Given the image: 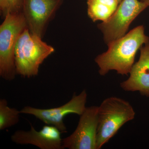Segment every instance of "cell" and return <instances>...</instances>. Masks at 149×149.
<instances>
[{
    "label": "cell",
    "instance_id": "4fadbf2b",
    "mask_svg": "<svg viewBox=\"0 0 149 149\" xmlns=\"http://www.w3.org/2000/svg\"><path fill=\"white\" fill-rule=\"evenodd\" d=\"M8 13L22 12L24 0H6Z\"/></svg>",
    "mask_w": 149,
    "mask_h": 149
},
{
    "label": "cell",
    "instance_id": "5bb4252c",
    "mask_svg": "<svg viewBox=\"0 0 149 149\" xmlns=\"http://www.w3.org/2000/svg\"><path fill=\"white\" fill-rule=\"evenodd\" d=\"M141 1L146 3L148 7H149V0H141Z\"/></svg>",
    "mask_w": 149,
    "mask_h": 149
},
{
    "label": "cell",
    "instance_id": "6da1fadb",
    "mask_svg": "<svg viewBox=\"0 0 149 149\" xmlns=\"http://www.w3.org/2000/svg\"><path fill=\"white\" fill-rule=\"evenodd\" d=\"M149 42L143 26L140 25L109 43L107 50L95 58L100 74L105 75L110 70H115L118 74L128 75L134 64L137 52Z\"/></svg>",
    "mask_w": 149,
    "mask_h": 149
},
{
    "label": "cell",
    "instance_id": "52a82bcc",
    "mask_svg": "<svg viewBox=\"0 0 149 149\" xmlns=\"http://www.w3.org/2000/svg\"><path fill=\"white\" fill-rule=\"evenodd\" d=\"M98 111V107H86L73 133L63 139L64 149H97Z\"/></svg>",
    "mask_w": 149,
    "mask_h": 149
},
{
    "label": "cell",
    "instance_id": "7a4b0ae2",
    "mask_svg": "<svg viewBox=\"0 0 149 149\" xmlns=\"http://www.w3.org/2000/svg\"><path fill=\"white\" fill-rule=\"evenodd\" d=\"M54 51L53 47L26 28L19 37L15 49L17 74L28 78L36 76L40 65Z\"/></svg>",
    "mask_w": 149,
    "mask_h": 149
},
{
    "label": "cell",
    "instance_id": "7c38bea8",
    "mask_svg": "<svg viewBox=\"0 0 149 149\" xmlns=\"http://www.w3.org/2000/svg\"><path fill=\"white\" fill-rule=\"evenodd\" d=\"M20 111L8 106L5 99L0 100V130H4L16 125L19 120Z\"/></svg>",
    "mask_w": 149,
    "mask_h": 149
},
{
    "label": "cell",
    "instance_id": "9c48e42d",
    "mask_svg": "<svg viewBox=\"0 0 149 149\" xmlns=\"http://www.w3.org/2000/svg\"><path fill=\"white\" fill-rule=\"evenodd\" d=\"M61 133L52 125H45L38 131L31 125L28 131L17 130L11 139L19 145H32L41 149H63Z\"/></svg>",
    "mask_w": 149,
    "mask_h": 149
},
{
    "label": "cell",
    "instance_id": "ba28073f",
    "mask_svg": "<svg viewBox=\"0 0 149 149\" xmlns=\"http://www.w3.org/2000/svg\"><path fill=\"white\" fill-rule=\"evenodd\" d=\"M63 0H24L22 13L32 35L42 38Z\"/></svg>",
    "mask_w": 149,
    "mask_h": 149
},
{
    "label": "cell",
    "instance_id": "8992f818",
    "mask_svg": "<svg viewBox=\"0 0 149 149\" xmlns=\"http://www.w3.org/2000/svg\"><path fill=\"white\" fill-rule=\"evenodd\" d=\"M87 92L83 90L79 95H73L71 100L63 105L50 109H39L30 106L24 107L21 113L31 115L42 121L46 125H52L61 133L67 132L63 118L70 113L81 115L86 109Z\"/></svg>",
    "mask_w": 149,
    "mask_h": 149
},
{
    "label": "cell",
    "instance_id": "9a60e30c",
    "mask_svg": "<svg viewBox=\"0 0 149 149\" xmlns=\"http://www.w3.org/2000/svg\"><path fill=\"white\" fill-rule=\"evenodd\" d=\"M122 0H118V1H119V3L121 2V1H122Z\"/></svg>",
    "mask_w": 149,
    "mask_h": 149
},
{
    "label": "cell",
    "instance_id": "277c9868",
    "mask_svg": "<svg viewBox=\"0 0 149 149\" xmlns=\"http://www.w3.org/2000/svg\"><path fill=\"white\" fill-rule=\"evenodd\" d=\"M27 28L22 12L9 13L0 26V76L11 81L17 74L15 49L19 37Z\"/></svg>",
    "mask_w": 149,
    "mask_h": 149
},
{
    "label": "cell",
    "instance_id": "30bf717a",
    "mask_svg": "<svg viewBox=\"0 0 149 149\" xmlns=\"http://www.w3.org/2000/svg\"><path fill=\"white\" fill-rule=\"evenodd\" d=\"M140 50L139 60L133 64L129 78L120 85L124 91H139L142 95L149 97V42Z\"/></svg>",
    "mask_w": 149,
    "mask_h": 149
},
{
    "label": "cell",
    "instance_id": "8fae6325",
    "mask_svg": "<svg viewBox=\"0 0 149 149\" xmlns=\"http://www.w3.org/2000/svg\"><path fill=\"white\" fill-rule=\"evenodd\" d=\"M119 3L118 0H87L88 16L94 22L107 21Z\"/></svg>",
    "mask_w": 149,
    "mask_h": 149
},
{
    "label": "cell",
    "instance_id": "5b68a950",
    "mask_svg": "<svg viewBox=\"0 0 149 149\" xmlns=\"http://www.w3.org/2000/svg\"><path fill=\"white\" fill-rule=\"evenodd\" d=\"M148 6L139 0H122L113 14L98 25L107 44L123 37L130 24Z\"/></svg>",
    "mask_w": 149,
    "mask_h": 149
},
{
    "label": "cell",
    "instance_id": "3957f363",
    "mask_svg": "<svg viewBox=\"0 0 149 149\" xmlns=\"http://www.w3.org/2000/svg\"><path fill=\"white\" fill-rule=\"evenodd\" d=\"M97 149L107 143L126 123L135 118L136 112L129 102L116 97L107 98L98 107Z\"/></svg>",
    "mask_w": 149,
    "mask_h": 149
}]
</instances>
